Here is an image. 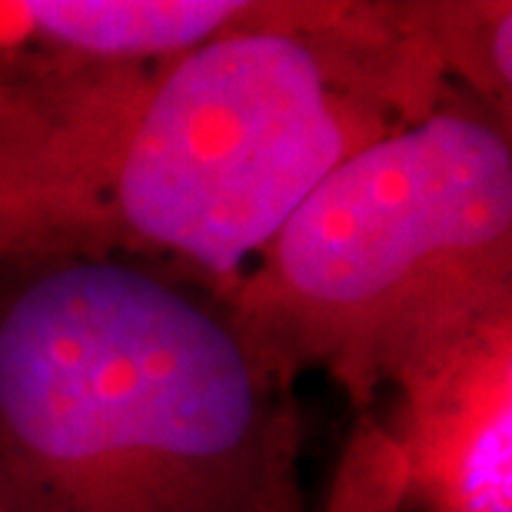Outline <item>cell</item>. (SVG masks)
I'll use <instances>...</instances> for the list:
<instances>
[{
	"mask_svg": "<svg viewBox=\"0 0 512 512\" xmlns=\"http://www.w3.org/2000/svg\"><path fill=\"white\" fill-rule=\"evenodd\" d=\"M446 100L423 4H263L177 57L7 60L0 256H173L223 300L346 157Z\"/></svg>",
	"mask_w": 512,
	"mask_h": 512,
	"instance_id": "6da1fadb",
	"label": "cell"
},
{
	"mask_svg": "<svg viewBox=\"0 0 512 512\" xmlns=\"http://www.w3.org/2000/svg\"><path fill=\"white\" fill-rule=\"evenodd\" d=\"M283 393L223 306L37 263L0 303V512H296Z\"/></svg>",
	"mask_w": 512,
	"mask_h": 512,
	"instance_id": "7a4b0ae2",
	"label": "cell"
},
{
	"mask_svg": "<svg viewBox=\"0 0 512 512\" xmlns=\"http://www.w3.org/2000/svg\"><path fill=\"white\" fill-rule=\"evenodd\" d=\"M503 303L509 117L476 97L346 157L220 300L276 380L326 370L356 406Z\"/></svg>",
	"mask_w": 512,
	"mask_h": 512,
	"instance_id": "3957f363",
	"label": "cell"
},
{
	"mask_svg": "<svg viewBox=\"0 0 512 512\" xmlns=\"http://www.w3.org/2000/svg\"><path fill=\"white\" fill-rule=\"evenodd\" d=\"M383 426L403 512H512V303L413 360Z\"/></svg>",
	"mask_w": 512,
	"mask_h": 512,
	"instance_id": "277c9868",
	"label": "cell"
},
{
	"mask_svg": "<svg viewBox=\"0 0 512 512\" xmlns=\"http://www.w3.org/2000/svg\"><path fill=\"white\" fill-rule=\"evenodd\" d=\"M247 0H24L4 4L50 54L163 60L230 34L260 14Z\"/></svg>",
	"mask_w": 512,
	"mask_h": 512,
	"instance_id": "5b68a950",
	"label": "cell"
},
{
	"mask_svg": "<svg viewBox=\"0 0 512 512\" xmlns=\"http://www.w3.org/2000/svg\"><path fill=\"white\" fill-rule=\"evenodd\" d=\"M326 512H403V476L380 423H363L343 459Z\"/></svg>",
	"mask_w": 512,
	"mask_h": 512,
	"instance_id": "8992f818",
	"label": "cell"
}]
</instances>
